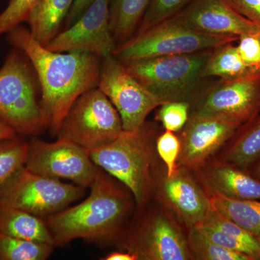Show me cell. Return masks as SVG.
<instances>
[{
    "label": "cell",
    "instance_id": "cell-7",
    "mask_svg": "<svg viewBox=\"0 0 260 260\" xmlns=\"http://www.w3.org/2000/svg\"><path fill=\"white\" fill-rule=\"evenodd\" d=\"M238 39L236 37L195 31L172 18L135 34L117 46L113 55L121 62L125 63L153 56L192 54L237 42Z\"/></svg>",
    "mask_w": 260,
    "mask_h": 260
},
{
    "label": "cell",
    "instance_id": "cell-16",
    "mask_svg": "<svg viewBox=\"0 0 260 260\" xmlns=\"http://www.w3.org/2000/svg\"><path fill=\"white\" fill-rule=\"evenodd\" d=\"M173 18L195 31L210 35L238 38L246 34L260 35L255 25L227 0H194Z\"/></svg>",
    "mask_w": 260,
    "mask_h": 260
},
{
    "label": "cell",
    "instance_id": "cell-26",
    "mask_svg": "<svg viewBox=\"0 0 260 260\" xmlns=\"http://www.w3.org/2000/svg\"><path fill=\"white\" fill-rule=\"evenodd\" d=\"M188 246L192 259L198 260H252L243 253L225 249L211 242L197 226L189 229Z\"/></svg>",
    "mask_w": 260,
    "mask_h": 260
},
{
    "label": "cell",
    "instance_id": "cell-35",
    "mask_svg": "<svg viewBox=\"0 0 260 260\" xmlns=\"http://www.w3.org/2000/svg\"><path fill=\"white\" fill-rule=\"evenodd\" d=\"M94 0H74L68 16L64 20V30L69 28L86 11Z\"/></svg>",
    "mask_w": 260,
    "mask_h": 260
},
{
    "label": "cell",
    "instance_id": "cell-22",
    "mask_svg": "<svg viewBox=\"0 0 260 260\" xmlns=\"http://www.w3.org/2000/svg\"><path fill=\"white\" fill-rule=\"evenodd\" d=\"M207 193L214 209L260 240V200L232 199Z\"/></svg>",
    "mask_w": 260,
    "mask_h": 260
},
{
    "label": "cell",
    "instance_id": "cell-21",
    "mask_svg": "<svg viewBox=\"0 0 260 260\" xmlns=\"http://www.w3.org/2000/svg\"><path fill=\"white\" fill-rule=\"evenodd\" d=\"M149 3L150 0H110L109 22L116 47L134 37Z\"/></svg>",
    "mask_w": 260,
    "mask_h": 260
},
{
    "label": "cell",
    "instance_id": "cell-13",
    "mask_svg": "<svg viewBox=\"0 0 260 260\" xmlns=\"http://www.w3.org/2000/svg\"><path fill=\"white\" fill-rule=\"evenodd\" d=\"M110 0H94L73 25L59 32L44 46L49 51H82L104 58L113 54L116 45L109 22Z\"/></svg>",
    "mask_w": 260,
    "mask_h": 260
},
{
    "label": "cell",
    "instance_id": "cell-20",
    "mask_svg": "<svg viewBox=\"0 0 260 260\" xmlns=\"http://www.w3.org/2000/svg\"><path fill=\"white\" fill-rule=\"evenodd\" d=\"M0 233L25 240L47 243L54 246L52 235L44 218L2 205Z\"/></svg>",
    "mask_w": 260,
    "mask_h": 260
},
{
    "label": "cell",
    "instance_id": "cell-9",
    "mask_svg": "<svg viewBox=\"0 0 260 260\" xmlns=\"http://www.w3.org/2000/svg\"><path fill=\"white\" fill-rule=\"evenodd\" d=\"M86 188L39 175L24 167L0 189L2 205L42 218L59 213L85 196Z\"/></svg>",
    "mask_w": 260,
    "mask_h": 260
},
{
    "label": "cell",
    "instance_id": "cell-29",
    "mask_svg": "<svg viewBox=\"0 0 260 260\" xmlns=\"http://www.w3.org/2000/svg\"><path fill=\"white\" fill-rule=\"evenodd\" d=\"M190 104L181 102H166L160 106L155 119L162 123L166 130L181 131L189 119Z\"/></svg>",
    "mask_w": 260,
    "mask_h": 260
},
{
    "label": "cell",
    "instance_id": "cell-2",
    "mask_svg": "<svg viewBox=\"0 0 260 260\" xmlns=\"http://www.w3.org/2000/svg\"><path fill=\"white\" fill-rule=\"evenodd\" d=\"M88 198L44 219L54 246L77 239L95 244L115 242L126 226L135 204L129 189L99 169Z\"/></svg>",
    "mask_w": 260,
    "mask_h": 260
},
{
    "label": "cell",
    "instance_id": "cell-33",
    "mask_svg": "<svg viewBox=\"0 0 260 260\" xmlns=\"http://www.w3.org/2000/svg\"><path fill=\"white\" fill-rule=\"evenodd\" d=\"M195 226L198 227L200 232L203 233L205 237L209 239L211 242L215 243L217 245L222 246V247L229 249V250L243 253V254L249 256L245 246L242 245L241 243L238 242L234 238L230 237V236L228 235L227 234L222 232V231L219 230L216 228L206 223H200L199 225H195Z\"/></svg>",
    "mask_w": 260,
    "mask_h": 260
},
{
    "label": "cell",
    "instance_id": "cell-4",
    "mask_svg": "<svg viewBox=\"0 0 260 260\" xmlns=\"http://www.w3.org/2000/svg\"><path fill=\"white\" fill-rule=\"evenodd\" d=\"M213 49L143 58L123 64L128 73L162 104L181 102L191 106L208 86L203 70Z\"/></svg>",
    "mask_w": 260,
    "mask_h": 260
},
{
    "label": "cell",
    "instance_id": "cell-23",
    "mask_svg": "<svg viewBox=\"0 0 260 260\" xmlns=\"http://www.w3.org/2000/svg\"><path fill=\"white\" fill-rule=\"evenodd\" d=\"M259 75L245 64L233 42L213 49L203 70L205 78L216 77L221 80L241 79Z\"/></svg>",
    "mask_w": 260,
    "mask_h": 260
},
{
    "label": "cell",
    "instance_id": "cell-37",
    "mask_svg": "<svg viewBox=\"0 0 260 260\" xmlns=\"http://www.w3.org/2000/svg\"><path fill=\"white\" fill-rule=\"evenodd\" d=\"M18 136L13 128L0 120V140L11 139Z\"/></svg>",
    "mask_w": 260,
    "mask_h": 260
},
{
    "label": "cell",
    "instance_id": "cell-11",
    "mask_svg": "<svg viewBox=\"0 0 260 260\" xmlns=\"http://www.w3.org/2000/svg\"><path fill=\"white\" fill-rule=\"evenodd\" d=\"M25 167L39 175L66 179L85 188L91 186L99 170L89 152L73 142L57 139L49 143L35 137L28 141Z\"/></svg>",
    "mask_w": 260,
    "mask_h": 260
},
{
    "label": "cell",
    "instance_id": "cell-17",
    "mask_svg": "<svg viewBox=\"0 0 260 260\" xmlns=\"http://www.w3.org/2000/svg\"><path fill=\"white\" fill-rule=\"evenodd\" d=\"M194 172L207 192L232 199L260 200V180L233 164L210 159Z\"/></svg>",
    "mask_w": 260,
    "mask_h": 260
},
{
    "label": "cell",
    "instance_id": "cell-31",
    "mask_svg": "<svg viewBox=\"0 0 260 260\" xmlns=\"http://www.w3.org/2000/svg\"><path fill=\"white\" fill-rule=\"evenodd\" d=\"M156 153L167 167V175L172 176L177 169V160L180 152V140L173 132L166 130L157 137Z\"/></svg>",
    "mask_w": 260,
    "mask_h": 260
},
{
    "label": "cell",
    "instance_id": "cell-6",
    "mask_svg": "<svg viewBox=\"0 0 260 260\" xmlns=\"http://www.w3.org/2000/svg\"><path fill=\"white\" fill-rule=\"evenodd\" d=\"M134 223L124 228L116 241L119 249L133 253L141 260L192 259L177 219L169 210L142 209Z\"/></svg>",
    "mask_w": 260,
    "mask_h": 260
},
{
    "label": "cell",
    "instance_id": "cell-39",
    "mask_svg": "<svg viewBox=\"0 0 260 260\" xmlns=\"http://www.w3.org/2000/svg\"><path fill=\"white\" fill-rule=\"evenodd\" d=\"M0 205H1V202H0Z\"/></svg>",
    "mask_w": 260,
    "mask_h": 260
},
{
    "label": "cell",
    "instance_id": "cell-36",
    "mask_svg": "<svg viewBox=\"0 0 260 260\" xmlns=\"http://www.w3.org/2000/svg\"><path fill=\"white\" fill-rule=\"evenodd\" d=\"M103 260H138L137 256L133 253L120 249L109 253L107 256L102 258Z\"/></svg>",
    "mask_w": 260,
    "mask_h": 260
},
{
    "label": "cell",
    "instance_id": "cell-10",
    "mask_svg": "<svg viewBox=\"0 0 260 260\" xmlns=\"http://www.w3.org/2000/svg\"><path fill=\"white\" fill-rule=\"evenodd\" d=\"M260 112V75L221 80L208 85L190 106L189 114L242 125Z\"/></svg>",
    "mask_w": 260,
    "mask_h": 260
},
{
    "label": "cell",
    "instance_id": "cell-19",
    "mask_svg": "<svg viewBox=\"0 0 260 260\" xmlns=\"http://www.w3.org/2000/svg\"><path fill=\"white\" fill-rule=\"evenodd\" d=\"M74 0H39L26 23L32 37L46 46L59 32Z\"/></svg>",
    "mask_w": 260,
    "mask_h": 260
},
{
    "label": "cell",
    "instance_id": "cell-14",
    "mask_svg": "<svg viewBox=\"0 0 260 260\" xmlns=\"http://www.w3.org/2000/svg\"><path fill=\"white\" fill-rule=\"evenodd\" d=\"M153 192L165 208L189 229L203 223L213 208L199 181L190 171L178 166L172 176L161 178L154 172Z\"/></svg>",
    "mask_w": 260,
    "mask_h": 260
},
{
    "label": "cell",
    "instance_id": "cell-28",
    "mask_svg": "<svg viewBox=\"0 0 260 260\" xmlns=\"http://www.w3.org/2000/svg\"><path fill=\"white\" fill-rule=\"evenodd\" d=\"M194 0H150L148 9L136 34L173 18Z\"/></svg>",
    "mask_w": 260,
    "mask_h": 260
},
{
    "label": "cell",
    "instance_id": "cell-32",
    "mask_svg": "<svg viewBox=\"0 0 260 260\" xmlns=\"http://www.w3.org/2000/svg\"><path fill=\"white\" fill-rule=\"evenodd\" d=\"M237 49L245 64L260 74V35L246 34L238 39Z\"/></svg>",
    "mask_w": 260,
    "mask_h": 260
},
{
    "label": "cell",
    "instance_id": "cell-24",
    "mask_svg": "<svg viewBox=\"0 0 260 260\" xmlns=\"http://www.w3.org/2000/svg\"><path fill=\"white\" fill-rule=\"evenodd\" d=\"M54 246L0 233V260H46Z\"/></svg>",
    "mask_w": 260,
    "mask_h": 260
},
{
    "label": "cell",
    "instance_id": "cell-25",
    "mask_svg": "<svg viewBox=\"0 0 260 260\" xmlns=\"http://www.w3.org/2000/svg\"><path fill=\"white\" fill-rule=\"evenodd\" d=\"M28 141L15 137L0 140V189L25 167Z\"/></svg>",
    "mask_w": 260,
    "mask_h": 260
},
{
    "label": "cell",
    "instance_id": "cell-38",
    "mask_svg": "<svg viewBox=\"0 0 260 260\" xmlns=\"http://www.w3.org/2000/svg\"><path fill=\"white\" fill-rule=\"evenodd\" d=\"M251 174H252L254 177H256V179L260 180V160H259L258 164H256L255 168H254V172L251 173Z\"/></svg>",
    "mask_w": 260,
    "mask_h": 260
},
{
    "label": "cell",
    "instance_id": "cell-30",
    "mask_svg": "<svg viewBox=\"0 0 260 260\" xmlns=\"http://www.w3.org/2000/svg\"><path fill=\"white\" fill-rule=\"evenodd\" d=\"M39 0H9L8 6L0 13V36L15 27L26 23L30 12Z\"/></svg>",
    "mask_w": 260,
    "mask_h": 260
},
{
    "label": "cell",
    "instance_id": "cell-3",
    "mask_svg": "<svg viewBox=\"0 0 260 260\" xmlns=\"http://www.w3.org/2000/svg\"><path fill=\"white\" fill-rule=\"evenodd\" d=\"M156 133L155 126L145 121L89 153L99 169L129 189L137 208L145 206L153 193Z\"/></svg>",
    "mask_w": 260,
    "mask_h": 260
},
{
    "label": "cell",
    "instance_id": "cell-27",
    "mask_svg": "<svg viewBox=\"0 0 260 260\" xmlns=\"http://www.w3.org/2000/svg\"><path fill=\"white\" fill-rule=\"evenodd\" d=\"M212 225L225 233L245 246L248 254L253 260H260V240L239 226L232 220L225 218L214 208L203 223Z\"/></svg>",
    "mask_w": 260,
    "mask_h": 260
},
{
    "label": "cell",
    "instance_id": "cell-1",
    "mask_svg": "<svg viewBox=\"0 0 260 260\" xmlns=\"http://www.w3.org/2000/svg\"><path fill=\"white\" fill-rule=\"evenodd\" d=\"M7 40L30 59L40 83L41 104L49 131L53 137L57 136L61 122L75 101L98 87L102 58L87 51H49L22 25L7 32Z\"/></svg>",
    "mask_w": 260,
    "mask_h": 260
},
{
    "label": "cell",
    "instance_id": "cell-34",
    "mask_svg": "<svg viewBox=\"0 0 260 260\" xmlns=\"http://www.w3.org/2000/svg\"><path fill=\"white\" fill-rule=\"evenodd\" d=\"M238 13L255 25L260 34V0H227Z\"/></svg>",
    "mask_w": 260,
    "mask_h": 260
},
{
    "label": "cell",
    "instance_id": "cell-18",
    "mask_svg": "<svg viewBox=\"0 0 260 260\" xmlns=\"http://www.w3.org/2000/svg\"><path fill=\"white\" fill-rule=\"evenodd\" d=\"M260 159V115L238 128L224 145L220 160L247 170Z\"/></svg>",
    "mask_w": 260,
    "mask_h": 260
},
{
    "label": "cell",
    "instance_id": "cell-12",
    "mask_svg": "<svg viewBox=\"0 0 260 260\" xmlns=\"http://www.w3.org/2000/svg\"><path fill=\"white\" fill-rule=\"evenodd\" d=\"M98 87L119 112L124 130L143 126L150 112L162 104L113 54L102 59Z\"/></svg>",
    "mask_w": 260,
    "mask_h": 260
},
{
    "label": "cell",
    "instance_id": "cell-5",
    "mask_svg": "<svg viewBox=\"0 0 260 260\" xmlns=\"http://www.w3.org/2000/svg\"><path fill=\"white\" fill-rule=\"evenodd\" d=\"M37 73L26 54L13 47L0 68V120L20 135L49 129L41 104Z\"/></svg>",
    "mask_w": 260,
    "mask_h": 260
},
{
    "label": "cell",
    "instance_id": "cell-15",
    "mask_svg": "<svg viewBox=\"0 0 260 260\" xmlns=\"http://www.w3.org/2000/svg\"><path fill=\"white\" fill-rule=\"evenodd\" d=\"M240 126L209 117L189 114L181 129L178 167L194 172L223 148Z\"/></svg>",
    "mask_w": 260,
    "mask_h": 260
},
{
    "label": "cell",
    "instance_id": "cell-8",
    "mask_svg": "<svg viewBox=\"0 0 260 260\" xmlns=\"http://www.w3.org/2000/svg\"><path fill=\"white\" fill-rule=\"evenodd\" d=\"M119 112L99 87L82 94L61 122L57 139L69 140L90 153L123 131Z\"/></svg>",
    "mask_w": 260,
    "mask_h": 260
}]
</instances>
